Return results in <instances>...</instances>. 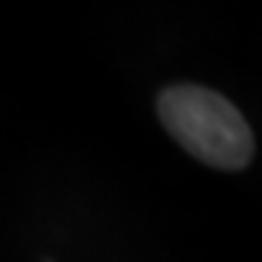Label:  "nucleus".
Wrapping results in <instances>:
<instances>
[{
	"instance_id": "f257e3e1",
	"label": "nucleus",
	"mask_w": 262,
	"mask_h": 262,
	"mask_svg": "<svg viewBox=\"0 0 262 262\" xmlns=\"http://www.w3.org/2000/svg\"><path fill=\"white\" fill-rule=\"evenodd\" d=\"M166 131L192 158L215 169H242L253 158V134L233 102L198 84H172L158 99Z\"/></svg>"
}]
</instances>
